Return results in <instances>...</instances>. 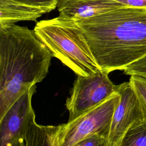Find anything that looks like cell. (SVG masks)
<instances>
[{
  "label": "cell",
  "mask_w": 146,
  "mask_h": 146,
  "mask_svg": "<svg viewBox=\"0 0 146 146\" xmlns=\"http://www.w3.org/2000/svg\"><path fill=\"white\" fill-rule=\"evenodd\" d=\"M102 70H123L146 54V10L121 7L76 21Z\"/></svg>",
  "instance_id": "obj_1"
},
{
  "label": "cell",
  "mask_w": 146,
  "mask_h": 146,
  "mask_svg": "<svg viewBox=\"0 0 146 146\" xmlns=\"http://www.w3.org/2000/svg\"><path fill=\"white\" fill-rule=\"evenodd\" d=\"M123 71L126 75H136L146 79V54L127 66Z\"/></svg>",
  "instance_id": "obj_12"
},
{
  "label": "cell",
  "mask_w": 146,
  "mask_h": 146,
  "mask_svg": "<svg viewBox=\"0 0 146 146\" xmlns=\"http://www.w3.org/2000/svg\"><path fill=\"white\" fill-rule=\"evenodd\" d=\"M122 6L115 0H58L59 16L78 21Z\"/></svg>",
  "instance_id": "obj_8"
},
{
  "label": "cell",
  "mask_w": 146,
  "mask_h": 146,
  "mask_svg": "<svg viewBox=\"0 0 146 146\" xmlns=\"http://www.w3.org/2000/svg\"><path fill=\"white\" fill-rule=\"evenodd\" d=\"M52 57L34 30L15 23L0 25V119L46 78Z\"/></svg>",
  "instance_id": "obj_2"
},
{
  "label": "cell",
  "mask_w": 146,
  "mask_h": 146,
  "mask_svg": "<svg viewBox=\"0 0 146 146\" xmlns=\"http://www.w3.org/2000/svg\"><path fill=\"white\" fill-rule=\"evenodd\" d=\"M120 99V95L117 91L72 121L60 124L59 146H76L81 140L95 133L109 136L113 114Z\"/></svg>",
  "instance_id": "obj_4"
},
{
  "label": "cell",
  "mask_w": 146,
  "mask_h": 146,
  "mask_svg": "<svg viewBox=\"0 0 146 146\" xmlns=\"http://www.w3.org/2000/svg\"><path fill=\"white\" fill-rule=\"evenodd\" d=\"M117 87L108 74L102 70L87 76L78 75L66 102L69 112L68 122L110 98L117 92Z\"/></svg>",
  "instance_id": "obj_5"
},
{
  "label": "cell",
  "mask_w": 146,
  "mask_h": 146,
  "mask_svg": "<svg viewBox=\"0 0 146 146\" xmlns=\"http://www.w3.org/2000/svg\"><path fill=\"white\" fill-rule=\"evenodd\" d=\"M34 31L53 57L77 75L87 76L102 71L76 21L59 15L38 22Z\"/></svg>",
  "instance_id": "obj_3"
},
{
  "label": "cell",
  "mask_w": 146,
  "mask_h": 146,
  "mask_svg": "<svg viewBox=\"0 0 146 146\" xmlns=\"http://www.w3.org/2000/svg\"><path fill=\"white\" fill-rule=\"evenodd\" d=\"M117 91L120 99L111 123L109 146H121L127 131L132 125L146 120L140 101L130 83L119 84Z\"/></svg>",
  "instance_id": "obj_7"
},
{
  "label": "cell",
  "mask_w": 146,
  "mask_h": 146,
  "mask_svg": "<svg viewBox=\"0 0 146 146\" xmlns=\"http://www.w3.org/2000/svg\"><path fill=\"white\" fill-rule=\"evenodd\" d=\"M30 5L50 9L51 11L57 7L58 0H16Z\"/></svg>",
  "instance_id": "obj_14"
},
{
  "label": "cell",
  "mask_w": 146,
  "mask_h": 146,
  "mask_svg": "<svg viewBox=\"0 0 146 146\" xmlns=\"http://www.w3.org/2000/svg\"><path fill=\"white\" fill-rule=\"evenodd\" d=\"M50 9L30 5L16 0H0V25L14 24L19 21H35Z\"/></svg>",
  "instance_id": "obj_9"
},
{
  "label": "cell",
  "mask_w": 146,
  "mask_h": 146,
  "mask_svg": "<svg viewBox=\"0 0 146 146\" xmlns=\"http://www.w3.org/2000/svg\"><path fill=\"white\" fill-rule=\"evenodd\" d=\"M76 146H109L108 135L95 133L81 140Z\"/></svg>",
  "instance_id": "obj_13"
},
{
  "label": "cell",
  "mask_w": 146,
  "mask_h": 146,
  "mask_svg": "<svg viewBox=\"0 0 146 146\" xmlns=\"http://www.w3.org/2000/svg\"><path fill=\"white\" fill-rule=\"evenodd\" d=\"M36 91L32 86L11 106L0 119V145L23 146L32 124L35 121L31 99Z\"/></svg>",
  "instance_id": "obj_6"
},
{
  "label": "cell",
  "mask_w": 146,
  "mask_h": 146,
  "mask_svg": "<svg viewBox=\"0 0 146 146\" xmlns=\"http://www.w3.org/2000/svg\"><path fill=\"white\" fill-rule=\"evenodd\" d=\"M129 82L138 97L146 119V79L131 75Z\"/></svg>",
  "instance_id": "obj_11"
},
{
  "label": "cell",
  "mask_w": 146,
  "mask_h": 146,
  "mask_svg": "<svg viewBox=\"0 0 146 146\" xmlns=\"http://www.w3.org/2000/svg\"><path fill=\"white\" fill-rule=\"evenodd\" d=\"M121 146H146V120L132 125L127 131Z\"/></svg>",
  "instance_id": "obj_10"
}]
</instances>
